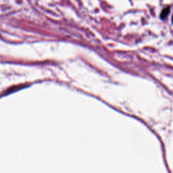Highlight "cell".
I'll return each instance as SVG.
<instances>
[{"label":"cell","mask_w":173,"mask_h":173,"mask_svg":"<svg viewBox=\"0 0 173 173\" xmlns=\"http://www.w3.org/2000/svg\"><path fill=\"white\" fill-rule=\"evenodd\" d=\"M172 24H173V14H172Z\"/></svg>","instance_id":"2"},{"label":"cell","mask_w":173,"mask_h":173,"mask_svg":"<svg viewBox=\"0 0 173 173\" xmlns=\"http://www.w3.org/2000/svg\"><path fill=\"white\" fill-rule=\"evenodd\" d=\"M170 8L169 7H165V8H164L160 14L161 19L164 20L165 18H166L167 16H168L169 14H170Z\"/></svg>","instance_id":"1"}]
</instances>
